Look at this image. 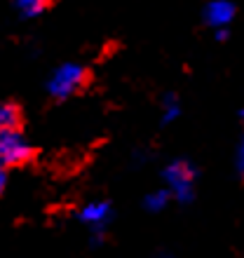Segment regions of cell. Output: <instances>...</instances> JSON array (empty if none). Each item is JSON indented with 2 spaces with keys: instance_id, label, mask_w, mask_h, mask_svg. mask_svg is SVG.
<instances>
[{
  "instance_id": "cell-1",
  "label": "cell",
  "mask_w": 244,
  "mask_h": 258,
  "mask_svg": "<svg viewBox=\"0 0 244 258\" xmlns=\"http://www.w3.org/2000/svg\"><path fill=\"white\" fill-rule=\"evenodd\" d=\"M87 68H82L80 63H64L49 78V94L54 99H68L87 85Z\"/></svg>"
},
{
  "instance_id": "cell-2",
  "label": "cell",
  "mask_w": 244,
  "mask_h": 258,
  "mask_svg": "<svg viewBox=\"0 0 244 258\" xmlns=\"http://www.w3.org/2000/svg\"><path fill=\"white\" fill-rule=\"evenodd\" d=\"M35 155L33 146L21 136L19 129L0 132V167H21Z\"/></svg>"
},
{
  "instance_id": "cell-3",
  "label": "cell",
  "mask_w": 244,
  "mask_h": 258,
  "mask_svg": "<svg viewBox=\"0 0 244 258\" xmlns=\"http://www.w3.org/2000/svg\"><path fill=\"white\" fill-rule=\"evenodd\" d=\"M80 221L92 228V232H103L110 221V207L106 202H92L80 211Z\"/></svg>"
},
{
  "instance_id": "cell-4",
  "label": "cell",
  "mask_w": 244,
  "mask_h": 258,
  "mask_svg": "<svg viewBox=\"0 0 244 258\" xmlns=\"http://www.w3.org/2000/svg\"><path fill=\"white\" fill-rule=\"evenodd\" d=\"M167 181H169L171 190L181 195L183 200L188 197V190H190V183H193V171H190L188 164H171L167 169Z\"/></svg>"
},
{
  "instance_id": "cell-5",
  "label": "cell",
  "mask_w": 244,
  "mask_h": 258,
  "mask_svg": "<svg viewBox=\"0 0 244 258\" xmlns=\"http://www.w3.org/2000/svg\"><path fill=\"white\" fill-rule=\"evenodd\" d=\"M232 17H235V10L225 0H216L207 7V21L211 26H225V24H230Z\"/></svg>"
},
{
  "instance_id": "cell-6",
  "label": "cell",
  "mask_w": 244,
  "mask_h": 258,
  "mask_svg": "<svg viewBox=\"0 0 244 258\" xmlns=\"http://www.w3.org/2000/svg\"><path fill=\"white\" fill-rule=\"evenodd\" d=\"M21 124V110L17 103L0 101V132L7 129H19Z\"/></svg>"
},
{
  "instance_id": "cell-7",
  "label": "cell",
  "mask_w": 244,
  "mask_h": 258,
  "mask_svg": "<svg viewBox=\"0 0 244 258\" xmlns=\"http://www.w3.org/2000/svg\"><path fill=\"white\" fill-rule=\"evenodd\" d=\"M12 3L24 17H28V19L42 14L49 7V0H12Z\"/></svg>"
},
{
  "instance_id": "cell-8",
  "label": "cell",
  "mask_w": 244,
  "mask_h": 258,
  "mask_svg": "<svg viewBox=\"0 0 244 258\" xmlns=\"http://www.w3.org/2000/svg\"><path fill=\"white\" fill-rule=\"evenodd\" d=\"M164 202H167V195L164 192H157V195H150L148 200H146V204H148V209L157 211L160 207H164Z\"/></svg>"
},
{
  "instance_id": "cell-9",
  "label": "cell",
  "mask_w": 244,
  "mask_h": 258,
  "mask_svg": "<svg viewBox=\"0 0 244 258\" xmlns=\"http://www.w3.org/2000/svg\"><path fill=\"white\" fill-rule=\"evenodd\" d=\"M7 185V169L5 167H0V195H3V190H5Z\"/></svg>"
},
{
  "instance_id": "cell-10",
  "label": "cell",
  "mask_w": 244,
  "mask_h": 258,
  "mask_svg": "<svg viewBox=\"0 0 244 258\" xmlns=\"http://www.w3.org/2000/svg\"><path fill=\"white\" fill-rule=\"evenodd\" d=\"M237 164H239V169H242V174H244V143H242V148H239V157H237Z\"/></svg>"
}]
</instances>
